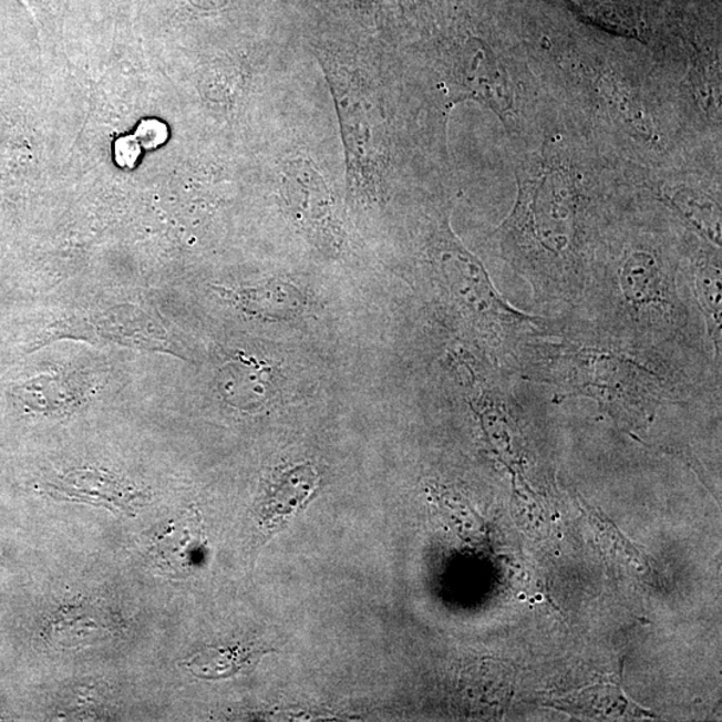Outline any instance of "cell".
<instances>
[{"mask_svg":"<svg viewBox=\"0 0 722 722\" xmlns=\"http://www.w3.org/2000/svg\"><path fill=\"white\" fill-rule=\"evenodd\" d=\"M115 161L121 167H133L141 156V146L133 135L115 142Z\"/></svg>","mask_w":722,"mask_h":722,"instance_id":"obj_20","label":"cell"},{"mask_svg":"<svg viewBox=\"0 0 722 722\" xmlns=\"http://www.w3.org/2000/svg\"><path fill=\"white\" fill-rule=\"evenodd\" d=\"M683 282L704 324L715 359L722 363L721 248L705 243L682 267Z\"/></svg>","mask_w":722,"mask_h":722,"instance_id":"obj_8","label":"cell"},{"mask_svg":"<svg viewBox=\"0 0 722 722\" xmlns=\"http://www.w3.org/2000/svg\"><path fill=\"white\" fill-rule=\"evenodd\" d=\"M598 215L577 174L547 144L518 172V197L493 235L501 259L532 289L538 314L560 318L576 309L599 249Z\"/></svg>","mask_w":722,"mask_h":722,"instance_id":"obj_3","label":"cell"},{"mask_svg":"<svg viewBox=\"0 0 722 722\" xmlns=\"http://www.w3.org/2000/svg\"><path fill=\"white\" fill-rule=\"evenodd\" d=\"M146 314L140 313L137 309L132 312L112 311L106 314L95 316L90 320H71L62 322L61 331L70 334L79 332L81 337L87 338L90 333L101 339L120 341L121 344L144 347L149 350H167L165 333L149 320Z\"/></svg>","mask_w":722,"mask_h":722,"instance_id":"obj_9","label":"cell"},{"mask_svg":"<svg viewBox=\"0 0 722 722\" xmlns=\"http://www.w3.org/2000/svg\"><path fill=\"white\" fill-rule=\"evenodd\" d=\"M326 69L337 96L352 174L358 178L360 192L375 197L384 163L383 146L380 145L383 137L379 134L382 126L379 124L377 106L358 74L330 61Z\"/></svg>","mask_w":722,"mask_h":722,"instance_id":"obj_5","label":"cell"},{"mask_svg":"<svg viewBox=\"0 0 722 722\" xmlns=\"http://www.w3.org/2000/svg\"><path fill=\"white\" fill-rule=\"evenodd\" d=\"M694 86L699 92L702 105L709 112L720 113V76L719 71L709 64L698 68L694 76Z\"/></svg>","mask_w":722,"mask_h":722,"instance_id":"obj_18","label":"cell"},{"mask_svg":"<svg viewBox=\"0 0 722 722\" xmlns=\"http://www.w3.org/2000/svg\"><path fill=\"white\" fill-rule=\"evenodd\" d=\"M203 535L198 515H185L152 547L154 565L165 574L186 576L198 564L204 547Z\"/></svg>","mask_w":722,"mask_h":722,"instance_id":"obj_11","label":"cell"},{"mask_svg":"<svg viewBox=\"0 0 722 722\" xmlns=\"http://www.w3.org/2000/svg\"><path fill=\"white\" fill-rule=\"evenodd\" d=\"M602 94L623 115L625 120L631 122L637 132L652 135L653 131L647 118H644L643 109L638 105V101L621 80L612 75L605 76L602 80Z\"/></svg>","mask_w":722,"mask_h":722,"instance_id":"obj_17","label":"cell"},{"mask_svg":"<svg viewBox=\"0 0 722 722\" xmlns=\"http://www.w3.org/2000/svg\"><path fill=\"white\" fill-rule=\"evenodd\" d=\"M245 312L269 321H289L306 312L308 299L296 283L272 280L234 293Z\"/></svg>","mask_w":722,"mask_h":722,"instance_id":"obj_13","label":"cell"},{"mask_svg":"<svg viewBox=\"0 0 722 722\" xmlns=\"http://www.w3.org/2000/svg\"><path fill=\"white\" fill-rule=\"evenodd\" d=\"M524 382L550 386L554 403L586 399L642 441L663 409L721 396V379L666 353L605 337L584 322L558 318L554 330L520 347L514 367Z\"/></svg>","mask_w":722,"mask_h":722,"instance_id":"obj_1","label":"cell"},{"mask_svg":"<svg viewBox=\"0 0 722 722\" xmlns=\"http://www.w3.org/2000/svg\"><path fill=\"white\" fill-rule=\"evenodd\" d=\"M622 241L599 247L581 300L564 318L721 378L722 363L714 357L685 282H681V257L652 237Z\"/></svg>","mask_w":722,"mask_h":722,"instance_id":"obj_2","label":"cell"},{"mask_svg":"<svg viewBox=\"0 0 722 722\" xmlns=\"http://www.w3.org/2000/svg\"><path fill=\"white\" fill-rule=\"evenodd\" d=\"M424 264L450 326L502 369L514 373L520 347L557 324V318L520 311L502 298L485 266L454 234L448 215L432 227Z\"/></svg>","mask_w":722,"mask_h":722,"instance_id":"obj_4","label":"cell"},{"mask_svg":"<svg viewBox=\"0 0 722 722\" xmlns=\"http://www.w3.org/2000/svg\"><path fill=\"white\" fill-rule=\"evenodd\" d=\"M559 704L567 705L566 709L569 711L576 709L577 713L596 715L598 719L622 718L629 711V702L616 688L589 689Z\"/></svg>","mask_w":722,"mask_h":722,"instance_id":"obj_16","label":"cell"},{"mask_svg":"<svg viewBox=\"0 0 722 722\" xmlns=\"http://www.w3.org/2000/svg\"><path fill=\"white\" fill-rule=\"evenodd\" d=\"M133 137L141 147H145L146 151H154L166 141L167 128L158 121L147 120L141 122Z\"/></svg>","mask_w":722,"mask_h":722,"instance_id":"obj_19","label":"cell"},{"mask_svg":"<svg viewBox=\"0 0 722 722\" xmlns=\"http://www.w3.org/2000/svg\"><path fill=\"white\" fill-rule=\"evenodd\" d=\"M283 202L293 221L318 247L341 249L344 234L331 193L309 161L295 158L283 167Z\"/></svg>","mask_w":722,"mask_h":722,"instance_id":"obj_6","label":"cell"},{"mask_svg":"<svg viewBox=\"0 0 722 722\" xmlns=\"http://www.w3.org/2000/svg\"><path fill=\"white\" fill-rule=\"evenodd\" d=\"M454 80L461 94L485 103L502 121L513 120V82L499 58L485 43L473 41L464 44L456 58Z\"/></svg>","mask_w":722,"mask_h":722,"instance_id":"obj_7","label":"cell"},{"mask_svg":"<svg viewBox=\"0 0 722 722\" xmlns=\"http://www.w3.org/2000/svg\"><path fill=\"white\" fill-rule=\"evenodd\" d=\"M654 195L702 240L721 248L720 197L711 192L681 184L661 185L656 188Z\"/></svg>","mask_w":722,"mask_h":722,"instance_id":"obj_10","label":"cell"},{"mask_svg":"<svg viewBox=\"0 0 722 722\" xmlns=\"http://www.w3.org/2000/svg\"><path fill=\"white\" fill-rule=\"evenodd\" d=\"M319 475L312 464L287 468L272 488V503L279 512H292L305 503L318 487Z\"/></svg>","mask_w":722,"mask_h":722,"instance_id":"obj_14","label":"cell"},{"mask_svg":"<svg viewBox=\"0 0 722 722\" xmlns=\"http://www.w3.org/2000/svg\"><path fill=\"white\" fill-rule=\"evenodd\" d=\"M276 383L272 367L240 357L223 370L221 391L238 408L256 409L275 396Z\"/></svg>","mask_w":722,"mask_h":722,"instance_id":"obj_12","label":"cell"},{"mask_svg":"<svg viewBox=\"0 0 722 722\" xmlns=\"http://www.w3.org/2000/svg\"><path fill=\"white\" fill-rule=\"evenodd\" d=\"M249 653L243 650L208 648L192 657L186 668L197 677L208 680L235 675L248 662Z\"/></svg>","mask_w":722,"mask_h":722,"instance_id":"obj_15","label":"cell"}]
</instances>
